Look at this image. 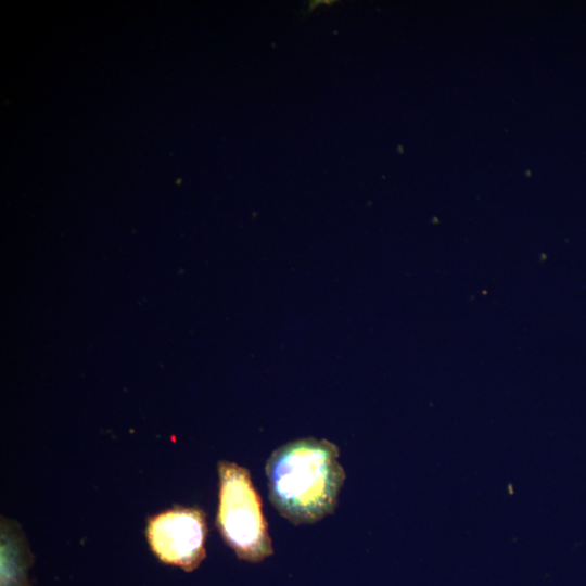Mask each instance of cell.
Instances as JSON below:
<instances>
[{
  "label": "cell",
  "instance_id": "6da1fadb",
  "mask_svg": "<svg viewBox=\"0 0 586 586\" xmlns=\"http://www.w3.org/2000/svg\"><path fill=\"white\" fill-rule=\"evenodd\" d=\"M339 448L313 437L286 443L266 462L269 499L294 524L317 522L332 513L345 480Z\"/></svg>",
  "mask_w": 586,
  "mask_h": 586
},
{
  "label": "cell",
  "instance_id": "7a4b0ae2",
  "mask_svg": "<svg viewBox=\"0 0 586 586\" xmlns=\"http://www.w3.org/2000/svg\"><path fill=\"white\" fill-rule=\"evenodd\" d=\"M217 525L235 553L258 562L272 553L260 497L250 472L232 462H220Z\"/></svg>",
  "mask_w": 586,
  "mask_h": 586
},
{
  "label": "cell",
  "instance_id": "3957f363",
  "mask_svg": "<svg viewBox=\"0 0 586 586\" xmlns=\"http://www.w3.org/2000/svg\"><path fill=\"white\" fill-rule=\"evenodd\" d=\"M148 539L154 553L165 563L192 571L205 557L206 523L198 509H176L153 518Z\"/></svg>",
  "mask_w": 586,
  "mask_h": 586
}]
</instances>
